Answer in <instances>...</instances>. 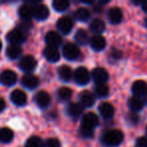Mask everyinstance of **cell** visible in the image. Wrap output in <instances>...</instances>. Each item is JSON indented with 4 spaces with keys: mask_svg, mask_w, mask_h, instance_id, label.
<instances>
[{
    "mask_svg": "<svg viewBox=\"0 0 147 147\" xmlns=\"http://www.w3.org/2000/svg\"><path fill=\"white\" fill-rule=\"evenodd\" d=\"M90 45L94 51H103V49L106 47V39L101 34L94 35V36L90 39Z\"/></svg>",
    "mask_w": 147,
    "mask_h": 147,
    "instance_id": "d6986e66",
    "label": "cell"
},
{
    "mask_svg": "<svg viewBox=\"0 0 147 147\" xmlns=\"http://www.w3.org/2000/svg\"><path fill=\"white\" fill-rule=\"evenodd\" d=\"M45 147H61V143L55 138H49L45 142Z\"/></svg>",
    "mask_w": 147,
    "mask_h": 147,
    "instance_id": "836d02e7",
    "label": "cell"
},
{
    "mask_svg": "<svg viewBox=\"0 0 147 147\" xmlns=\"http://www.w3.org/2000/svg\"><path fill=\"white\" fill-rule=\"evenodd\" d=\"M22 53V49L19 45H10L6 49V55L7 57L10 59H16Z\"/></svg>",
    "mask_w": 147,
    "mask_h": 147,
    "instance_id": "d4e9b609",
    "label": "cell"
},
{
    "mask_svg": "<svg viewBox=\"0 0 147 147\" xmlns=\"http://www.w3.org/2000/svg\"><path fill=\"white\" fill-rule=\"evenodd\" d=\"M43 55H45V59L51 63H57L59 61V57H61V53H59V49L53 47H45L43 51Z\"/></svg>",
    "mask_w": 147,
    "mask_h": 147,
    "instance_id": "ac0fdd59",
    "label": "cell"
},
{
    "mask_svg": "<svg viewBox=\"0 0 147 147\" xmlns=\"http://www.w3.org/2000/svg\"><path fill=\"white\" fill-rule=\"evenodd\" d=\"M146 132H147V128H146Z\"/></svg>",
    "mask_w": 147,
    "mask_h": 147,
    "instance_id": "60d3db41",
    "label": "cell"
},
{
    "mask_svg": "<svg viewBox=\"0 0 147 147\" xmlns=\"http://www.w3.org/2000/svg\"><path fill=\"white\" fill-rule=\"evenodd\" d=\"M98 125H99V118L95 113L89 112V113H86V114L83 116L81 128L95 131V128H96Z\"/></svg>",
    "mask_w": 147,
    "mask_h": 147,
    "instance_id": "7a4b0ae2",
    "label": "cell"
},
{
    "mask_svg": "<svg viewBox=\"0 0 147 147\" xmlns=\"http://www.w3.org/2000/svg\"><path fill=\"white\" fill-rule=\"evenodd\" d=\"M6 107V104H5V101L3 100L2 98H0V112H2L3 110Z\"/></svg>",
    "mask_w": 147,
    "mask_h": 147,
    "instance_id": "8d00e7d4",
    "label": "cell"
},
{
    "mask_svg": "<svg viewBox=\"0 0 147 147\" xmlns=\"http://www.w3.org/2000/svg\"><path fill=\"white\" fill-rule=\"evenodd\" d=\"M49 15V10L45 4L38 3L33 7V17L37 20H45Z\"/></svg>",
    "mask_w": 147,
    "mask_h": 147,
    "instance_id": "7c38bea8",
    "label": "cell"
},
{
    "mask_svg": "<svg viewBox=\"0 0 147 147\" xmlns=\"http://www.w3.org/2000/svg\"><path fill=\"white\" fill-rule=\"evenodd\" d=\"M21 84H22V86L25 87V88L32 90V89H35L38 86L39 80L34 75L26 74V75H24V76L22 77V79H21Z\"/></svg>",
    "mask_w": 147,
    "mask_h": 147,
    "instance_id": "4fadbf2b",
    "label": "cell"
},
{
    "mask_svg": "<svg viewBox=\"0 0 147 147\" xmlns=\"http://www.w3.org/2000/svg\"><path fill=\"white\" fill-rule=\"evenodd\" d=\"M43 143L39 137L37 136H32L26 141L25 147H42Z\"/></svg>",
    "mask_w": 147,
    "mask_h": 147,
    "instance_id": "d6a6232c",
    "label": "cell"
},
{
    "mask_svg": "<svg viewBox=\"0 0 147 147\" xmlns=\"http://www.w3.org/2000/svg\"><path fill=\"white\" fill-rule=\"evenodd\" d=\"M10 99L13 104L17 106H24L27 102V97L23 91L21 90H14L10 95Z\"/></svg>",
    "mask_w": 147,
    "mask_h": 147,
    "instance_id": "9a60e30c",
    "label": "cell"
},
{
    "mask_svg": "<svg viewBox=\"0 0 147 147\" xmlns=\"http://www.w3.org/2000/svg\"><path fill=\"white\" fill-rule=\"evenodd\" d=\"M123 133L120 130L117 129H112L107 132H105L102 136V143L105 146L108 147H115L121 144L123 141Z\"/></svg>",
    "mask_w": 147,
    "mask_h": 147,
    "instance_id": "6da1fadb",
    "label": "cell"
},
{
    "mask_svg": "<svg viewBox=\"0 0 147 147\" xmlns=\"http://www.w3.org/2000/svg\"><path fill=\"white\" fill-rule=\"evenodd\" d=\"M75 39H76V41L79 45H86V43H88V41L90 40L88 32H87L85 29H79L76 32Z\"/></svg>",
    "mask_w": 147,
    "mask_h": 147,
    "instance_id": "83f0119b",
    "label": "cell"
},
{
    "mask_svg": "<svg viewBox=\"0 0 147 147\" xmlns=\"http://www.w3.org/2000/svg\"><path fill=\"white\" fill-rule=\"evenodd\" d=\"M99 112L104 119H111L115 114V109L112 104L104 102L99 106Z\"/></svg>",
    "mask_w": 147,
    "mask_h": 147,
    "instance_id": "2e32d148",
    "label": "cell"
},
{
    "mask_svg": "<svg viewBox=\"0 0 147 147\" xmlns=\"http://www.w3.org/2000/svg\"><path fill=\"white\" fill-rule=\"evenodd\" d=\"M14 134L13 131L9 128H2L0 129V141L2 143H9L12 141Z\"/></svg>",
    "mask_w": 147,
    "mask_h": 147,
    "instance_id": "4316f807",
    "label": "cell"
},
{
    "mask_svg": "<svg viewBox=\"0 0 147 147\" xmlns=\"http://www.w3.org/2000/svg\"><path fill=\"white\" fill-rule=\"evenodd\" d=\"M138 120H139V117L137 116L136 113L133 112L128 115V121L132 123V124H136V123L138 122Z\"/></svg>",
    "mask_w": 147,
    "mask_h": 147,
    "instance_id": "d590c367",
    "label": "cell"
},
{
    "mask_svg": "<svg viewBox=\"0 0 147 147\" xmlns=\"http://www.w3.org/2000/svg\"><path fill=\"white\" fill-rule=\"evenodd\" d=\"M34 101L39 108H47L51 104V96L45 91H39L35 95Z\"/></svg>",
    "mask_w": 147,
    "mask_h": 147,
    "instance_id": "30bf717a",
    "label": "cell"
},
{
    "mask_svg": "<svg viewBox=\"0 0 147 147\" xmlns=\"http://www.w3.org/2000/svg\"><path fill=\"white\" fill-rule=\"evenodd\" d=\"M69 6V2L67 0H55L53 2V7L55 11L63 12L65 11Z\"/></svg>",
    "mask_w": 147,
    "mask_h": 147,
    "instance_id": "f1b7e54d",
    "label": "cell"
},
{
    "mask_svg": "<svg viewBox=\"0 0 147 147\" xmlns=\"http://www.w3.org/2000/svg\"><path fill=\"white\" fill-rule=\"evenodd\" d=\"M137 147H147V137H139L136 140Z\"/></svg>",
    "mask_w": 147,
    "mask_h": 147,
    "instance_id": "e575fe53",
    "label": "cell"
},
{
    "mask_svg": "<svg viewBox=\"0 0 147 147\" xmlns=\"http://www.w3.org/2000/svg\"><path fill=\"white\" fill-rule=\"evenodd\" d=\"M71 90L67 87H63L57 91V96L61 101H67L71 97Z\"/></svg>",
    "mask_w": 147,
    "mask_h": 147,
    "instance_id": "1f68e13d",
    "label": "cell"
},
{
    "mask_svg": "<svg viewBox=\"0 0 147 147\" xmlns=\"http://www.w3.org/2000/svg\"><path fill=\"white\" fill-rule=\"evenodd\" d=\"M83 109H84V107L79 103H71L67 107V114L73 118H78L83 113Z\"/></svg>",
    "mask_w": 147,
    "mask_h": 147,
    "instance_id": "cb8c5ba5",
    "label": "cell"
},
{
    "mask_svg": "<svg viewBox=\"0 0 147 147\" xmlns=\"http://www.w3.org/2000/svg\"><path fill=\"white\" fill-rule=\"evenodd\" d=\"M146 25H147V19H146Z\"/></svg>",
    "mask_w": 147,
    "mask_h": 147,
    "instance_id": "ab89813d",
    "label": "cell"
},
{
    "mask_svg": "<svg viewBox=\"0 0 147 147\" xmlns=\"http://www.w3.org/2000/svg\"><path fill=\"white\" fill-rule=\"evenodd\" d=\"M35 67H36V61L32 55H25L19 61V67L26 73L32 71Z\"/></svg>",
    "mask_w": 147,
    "mask_h": 147,
    "instance_id": "ba28073f",
    "label": "cell"
},
{
    "mask_svg": "<svg viewBox=\"0 0 147 147\" xmlns=\"http://www.w3.org/2000/svg\"><path fill=\"white\" fill-rule=\"evenodd\" d=\"M74 78H75L77 84L84 86V85H87L90 82V73L86 67H80L74 73Z\"/></svg>",
    "mask_w": 147,
    "mask_h": 147,
    "instance_id": "5b68a950",
    "label": "cell"
},
{
    "mask_svg": "<svg viewBox=\"0 0 147 147\" xmlns=\"http://www.w3.org/2000/svg\"><path fill=\"white\" fill-rule=\"evenodd\" d=\"M75 18L79 21H86L90 18V11L87 8H79L75 12Z\"/></svg>",
    "mask_w": 147,
    "mask_h": 147,
    "instance_id": "f546056e",
    "label": "cell"
},
{
    "mask_svg": "<svg viewBox=\"0 0 147 147\" xmlns=\"http://www.w3.org/2000/svg\"><path fill=\"white\" fill-rule=\"evenodd\" d=\"M90 30L93 33H95V35H99L105 30V23L103 20L99 18H96L94 20H92V22L90 23Z\"/></svg>",
    "mask_w": 147,
    "mask_h": 147,
    "instance_id": "7402d4cb",
    "label": "cell"
},
{
    "mask_svg": "<svg viewBox=\"0 0 147 147\" xmlns=\"http://www.w3.org/2000/svg\"><path fill=\"white\" fill-rule=\"evenodd\" d=\"M1 47H2V43H1V40H0V51H1Z\"/></svg>",
    "mask_w": 147,
    "mask_h": 147,
    "instance_id": "f35d334b",
    "label": "cell"
},
{
    "mask_svg": "<svg viewBox=\"0 0 147 147\" xmlns=\"http://www.w3.org/2000/svg\"><path fill=\"white\" fill-rule=\"evenodd\" d=\"M141 5H142V9H143V11L147 13V0H146V1H143L142 4H141Z\"/></svg>",
    "mask_w": 147,
    "mask_h": 147,
    "instance_id": "74e56055",
    "label": "cell"
},
{
    "mask_svg": "<svg viewBox=\"0 0 147 147\" xmlns=\"http://www.w3.org/2000/svg\"><path fill=\"white\" fill-rule=\"evenodd\" d=\"M45 40L47 47H57L61 43V36L59 35V33L55 32V31H49L45 34Z\"/></svg>",
    "mask_w": 147,
    "mask_h": 147,
    "instance_id": "5bb4252c",
    "label": "cell"
},
{
    "mask_svg": "<svg viewBox=\"0 0 147 147\" xmlns=\"http://www.w3.org/2000/svg\"><path fill=\"white\" fill-rule=\"evenodd\" d=\"M26 39V35L23 30L20 28H15L12 29L10 32L7 34V40L11 43V45H19L22 42H24Z\"/></svg>",
    "mask_w": 147,
    "mask_h": 147,
    "instance_id": "3957f363",
    "label": "cell"
},
{
    "mask_svg": "<svg viewBox=\"0 0 147 147\" xmlns=\"http://www.w3.org/2000/svg\"><path fill=\"white\" fill-rule=\"evenodd\" d=\"M59 76L63 82H69L73 77V71L67 65H61L59 69Z\"/></svg>",
    "mask_w": 147,
    "mask_h": 147,
    "instance_id": "484cf974",
    "label": "cell"
},
{
    "mask_svg": "<svg viewBox=\"0 0 147 147\" xmlns=\"http://www.w3.org/2000/svg\"><path fill=\"white\" fill-rule=\"evenodd\" d=\"M108 19L112 24H118L122 21L123 13L122 10L118 7H112L108 11Z\"/></svg>",
    "mask_w": 147,
    "mask_h": 147,
    "instance_id": "e0dca14e",
    "label": "cell"
},
{
    "mask_svg": "<svg viewBox=\"0 0 147 147\" xmlns=\"http://www.w3.org/2000/svg\"><path fill=\"white\" fill-rule=\"evenodd\" d=\"M131 89H132V93L134 94V96L138 98H141L147 94V84L144 81L138 80L134 82Z\"/></svg>",
    "mask_w": 147,
    "mask_h": 147,
    "instance_id": "8fae6325",
    "label": "cell"
},
{
    "mask_svg": "<svg viewBox=\"0 0 147 147\" xmlns=\"http://www.w3.org/2000/svg\"><path fill=\"white\" fill-rule=\"evenodd\" d=\"M128 106L133 112H137V111H140L141 109L144 107V102L141 98L138 97H131L128 101Z\"/></svg>",
    "mask_w": 147,
    "mask_h": 147,
    "instance_id": "603a6c76",
    "label": "cell"
},
{
    "mask_svg": "<svg viewBox=\"0 0 147 147\" xmlns=\"http://www.w3.org/2000/svg\"><path fill=\"white\" fill-rule=\"evenodd\" d=\"M57 27L59 32H61L63 34H69L74 27L73 19L69 16L61 17V18H59V20H57Z\"/></svg>",
    "mask_w": 147,
    "mask_h": 147,
    "instance_id": "8992f818",
    "label": "cell"
},
{
    "mask_svg": "<svg viewBox=\"0 0 147 147\" xmlns=\"http://www.w3.org/2000/svg\"><path fill=\"white\" fill-rule=\"evenodd\" d=\"M63 55L69 61H75L80 55V49L75 43L67 42L63 49Z\"/></svg>",
    "mask_w": 147,
    "mask_h": 147,
    "instance_id": "277c9868",
    "label": "cell"
},
{
    "mask_svg": "<svg viewBox=\"0 0 147 147\" xmlns=\"http://www.w3.org/2000/svg\"><path fill=\"white\" fill-rule=\"evenodd\" d=\"M18 14L23 21H30V19L33 17V7L25 3L19 7Z\"/></svg>",
    "mask_w": 147,
    "mask_h": 147,
    "instance_id": "ffe728a7",
    "label": "cell"
},
{
    "mask_svg": "<svg viewBox=\"0 0 147 147\" xmlns=\"http://www.w3.org/2000/svg\"><path fill=\"white\" fill-rule=\"evenodd\" d=\"M92 78L97 85H104L108 81L109 74L103 67H96L92 71Z\"/></svg>",
    "mask_w": 147,
    "mask_h": 147,
    "instance_id": "52a82bcc",
    "label": "cell"
},
{
    "mask_svg": "<svg viewBox=\"0 0 147 147\" xmlns=\"http://www.w3.org/2000/svg\"><path fill=\"white\" fill-rule=\"evenodd\" d=\"M95 96L89 91H84L80 94V102L83 107H92L95 104Z\"/></svg>",
    "mask_w": 147,
    "mask_h": 147,
    "instance_id": "44dd1931",
    "label": "cell"
},
{
    "mask_svg": "<svg viewBox=\"0 0 147 147\" xmlns=\"http://www.w3.org/2000/svg\"><path fill=\"white\" fill-rule=\"evenodd\" d=\"M95 93L98 97L100 98H105L109 95L110 90H109V87L107 85H97L95 87Z\"/></svg>",
    "mask_w": 147,
    "mask_h": 147,
    "instance_id": "4dcf8cb0",
    "label": "cell"
},
{
    "mask_svg": "<svg viewBox=\"0 0 147 147\" xmlns=\"http://www.w3.org/2000/svg\"><path fill=\"white\" fill-rule=\"evenodd\" d=\"M16 81H17L16 74L13 71H10V69L4 71L0 75V83L5 85V86H13L16 83Z\"/></svg>",
    "mask_w": 147,
    "mask_h": 147,
    "instance_id": "9c48e42d",
    "label": "cell"
}]
</instances>
